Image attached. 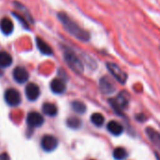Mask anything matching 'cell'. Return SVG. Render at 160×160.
Returning a JSON list of instances; mask_svg holds the SVG:
<instances>
[{
    "label": "cell",
    "instance_id": "cell-1",
    "mask_svg": "<svg viewBox=\"0 0 160 160\" xmlns=\"http://www.w3.org/2000/svg\"><path fill=\"white\" fill-rule=\"evenodd\" d=\"M57 17L60 20L62 25L65 27V29L75 38L81 41H88L90 39V33L82 28L78 23H76L72 19H70L68 14H66L65 12H59L57 14Z\"/></svg>",
    "mask_w": 160,
    "mask_h": 160
},
{
    "label": "cell",
    "instance_id": "cell-2",
    "mask_svg": "<svg viewBox=\"0 0 160 160\" xmlns=\"http://www.w3.org/2000/svg\"><path fill=\"white\" fill-rule=\"evenodd\" d=\"M64 60L66 64L76 73H82L83 72V64L82 60L78 57V55L69 49H65L64 51Z\"/></svg>",
    "mask_w": 160,
    "mask_h": 160
},
{
    "label": "cell",
    "instance_id": "cell-3",
    "mask_svg": "<svg viewBox=\"0 0 160 160\" xmlns=\"http://www.w3.org/2000/svg\"><path fill=\"white\" fill-rule=\"evenodd\" d=\"M106 66H107V68L110 71V73L115 78V80L118 82H120L122 84L126 83V82L128 80V75H127V73L123 69H121L119 68V66H117L114 63H111V62L107 63Z\"/></svg>",
    "mask_w": 160,
    "mask_h": 160
},
{
    "label": "cell",
    "instance_id": "cell-4",
    "mask_svg": "<svg viewBox=\"0 0 160 160\" xmlns=\"http://www.w3.org/2000/svg\"><path fill=\"white\" fill-rule=\"evenodd\" d=\"M110 103L112 106V108L114 109V111H116V112L119 113L120 111H122L123 109H125L128 104V97L127 95L126 92H121L116 98L114 99H110Z\"/></svg>",
    "mask_w": 160,
    "mask_h": 160
},
{
    "label": "cell",
    "instance_id": "cell-5",
    "mask_svg": "<svg viewBox=\"0 0 160 160\" xmlns=\"http://www.w3.org/2000/svg\"><path fill=\"white\" fill-rule=\"evenodd\" d=\"M5 101L12 107L20 105L22 101V98L20 93L13 88H9L5 92Z\"/></svg>",
    "mask_w": 160,
    "mask_h": 160
},
{
    "label": "cell",
    "instance_id": "cell-6",
    "mask_svg": "<svg viewBox=\"0 0 160 160\" xmlns=\"http://www.w3.org/2000/svg\"><path fill=\"white\" fill-rule=\"evenodd\" d=\"M41 147L46 152H52L58 146V140L52 135H45L41 139Z\"/></svg>",
    "mask_w": 160,
    "mask_h": 160
},
{
    "label": "cell",
    "instance_id": "cell-7",
    "mask_svg": "<svg viewBox=\"0 0 160 160\" xmlns=\"http://www.w3.org/2000/svg\"><path fill=\"white\" fill-rule=\"evenodd\" d=\"M26 123H27L28 127H30L32 128H38V127H41L43 125L44 118L40 113H38L37 112H31L27 114Z\"/></svg>",
    "mask_w": 160,
    "mask_h": 160
},
{
    "label": "cell",
    "instance_id": "cell-8",
    "mask_svg": "<svg viewBox=\"0 0 160 160\" xmlns=\"http://www.w3.org/2000/svg\"><path fill=\"white\" fill-rule=\"evenodd\" d=\"M99 88H100V91L105 95H110V94H112L115 92L114 83L107 76H103L99 80Z\"/></svg>",
    "mask_w": 160,
    "mask_h": 160
},
{
    "label": "cell",
    "instance_id": "cell-9",
    "mask_svg": "<svg viewBox=\"0 0 160 160\" xmlns=\"http://www.w3.org/2000/svg\"><path fill=\"white\" fill-rule=\"evenodd\" d=\"M40 95V89L38 84L34 82H30L25 87V96L28 100L35 101L38 98Z\"/></svg>",
    "mask_w": 160,
    "mask_h": 160
},
{
    "label": "cell",
    "instance_id": "cell-10",
    "mask_svg": "<svg viewBox=\"0 0 160 160\" xmlns=\"http://www.w3.org/2000/svg\"><path fill=\"white\" fill-rule=\"evenodd\" d=\"M12 74H13V79L18 83H24L29 79V73H28V71L24 68H22V67H17V68H15Z\"/></svg>",
    "mask_w": 160,
    "mask_h": 160
},
{
    "label": "cell",
    "instance_id": "cell-11",
    "mask_svg": "<svg viewBox=\"0 0 160 160\" xmlns=\"http://www.w3.org/2000/svg\"><path fill=\"white\" fill-rule=\"evenodd\" d=\"M50 87H51L52 92L54 93V94H56V95L63 94V93L66 91V83H65V82H64L62 79H60V78L53 79V80L51 82Z\"/></svg>",
    "mask_w": 160,
    "mask_h": 160
},
{
    "label": "cell",
    "instance_id": "cell-12",
    "mask_svg": "<svg viewBox=\"0 0 160 160\" xmlns=\"http://www.w3.org/2000/svg\"><path fill=\"white\" fill-rule=\"evenodd\" d=\"M146 135L149 138L150 142L158 149L160 150V133H158L156 129L152 128H147L145 129Z\"/></svg>",
    "mask_w": 160,
    "mask_h": 160
},
{
    "label": "cell",
    "instance_id": "cell-13",
    "mask_svg": "<svg viewBox=\"0 0 160 160\" xmlns=\"http://www.w3.org/2000/svg\"><path fill=\"white\" fill-rule=\"evenodd\" d=\"M0 29H1L3 34L10 35L13 32V29H14V25H13L12 21L8 17L3 18L0 21Z\"/></svg>",
    "mask_w": 160,
    "mask_h": 160
},
{
    "label": "cell",
    "instance_id": "cell-14",
    "mask_svg": "<svg viewBox=\"0 0 160 160\" xmlns=\"http://www.w3.org/2000/svg\"><path fill=\"white\" fill-rule=\"evenodd\" d=\"M36 43H37V47L39 50V52L45 55H51L52 54V49L49 46V44L44 41L43 39H41L40 38H36Z\"/></svg>",
    "mask_w": 160,
    "mask_h": 160
},
{
    "label": "cell",
    "instance_id": "cell-15",
    "mask_svg": "<svg viewBox=\"0 0 160 160\" xmlns=\"http://www.w3.org/2000/svg\"><path fill=\"white\" fill-rule=\"evenodd\" d=\"M107 129L109 130V132L114 136H120L123 131H124V128L123 127L116 121H111L108 123L107 125Z\"/></svg>",
    "mask_w": 160,
    "mask_h": 160
},
{
    "label": "cell",
    "instance_id": "cell-16",
    "mask_svg": "<svg viewBox=\"0 0 160 160\" xmlns=\"http://www.w3.org/2000/svg\"><path fill=\"white\" fill-rule=\"evenodd\" d=\"M42 112H44V114L51 116V117H53L57 114L58 110H57V107L53 103L46 102L42 105Z\"/></svg>",
    "mask_w": 160,
    "mask_h": 160
},
{
    "label": "cell",
    "instance_id": "cell-17",
    "mask_svg": "<svg viewBox=\"0 0 160 160\" xmlns=\"http://www.w3.org/2000/svg\"><path fill=\"white\" fill-rule=\"evenodd\" d=\"M12 56L7 52H0V68H8L12 64Z\"/></svg>",
    "mask_w": 160,
    "mask_h": 160
},
{
    "label": "cell",
    "instance_id": "cell-18",
    "mask_svg": "<svg viewBox=\"0 0 160 160\" xmlns=\"http://www.w3.org/2000/svg\"><path fill=\"white\" fill-rule=\"evenodd\" d=\"M91 122L93 125H95L96 127H102L104 122H105V118L104 116L101 114V113H98V112H96V113H93L91 115Z\"/></svg>",
    "mask_w": 160,
    "mask_h": 160
},
{
    "label": "cell",
    "instance_id": "cell-19",
    "mask_svg": "<svg viewBox=\"0 0 160 160\" xmlns=\"http://www.w3.org/2000/svg\"><path fill=\"white\" fill-rule=\"evenodd\" d=\"M71 107H72L73 111L75 112L79 113V114H82V113H84L86 112V106L82 101H78V100L73 101L71 103Z\"/></svg>",
    "mask_w": 160,
    "mask_h": 160
},
{
    "label": "cell",
    "instance_id": "cell-20",
    "mask_svg": "<svg viewBox=\"0 0 160 160\" xmlns=\"http://www.w3.org/2000/svg\"><path fill=\"white\" fill-rule=\"evenodd\" d=\"M67 125L72 129H78L82 127V120L79 117H69L67 120Z\"/></svg>",
    "mask_w": 160,
    "mask_h": 160
},
{
    "label": "cell",
    "instance_id": "cell-21",
    "mask_svg": "<svg viewBox=\"0 0 160 160\" xmlns=\"http://www.w3.org/2000/svg\"><path fill=\"white\" fill-rule=\"evenodd\" d=\"M113 158L116 160H124L128 157V152L123 147H117L113 150Z\"/></svg>",
    "mask_w": 160,
    "mask_h": 160
},
{
    "label": "cell",
    "instance_id": "cell-22",
    "mask_svg": "<svg viewBox=\"0 0 160 160\" xmlns=\"http://www.w3.org/2000/svg\"><path fill=\"white\" fill-rule=\"evenodd\" d=\"M0 160H10L8 153H2L0 155Z\"/></svg>",
    "mask_w": 160,
    "mask_h": 160
},
{
    "label": "cell",
    "instance_id": "cell-23",
    "mask_svg": "<svg viewBox=\"0 0 160 160\" xmlns=\"http://www.w3.org/2000/svg\"><path fill=\"white\" fill-rule=\"evenodd\" d=\"M137 119H139L140 121H143L145 119V116L143 114H139V115H137Z\"/></svg>",
    "mask_w": 160,
    "mask_h": 160
},
{
    "label": "cell",
    "instance_id": "cell-24",
    "mask_svg": "<svg viewBox=\"0 0 160 160\" xmlns=\"http://www.w3.org/2000/svg\"><path fill=\"white\" fill-rule=\"evenodd\" d=\"M1 75H2V71L0 70V76H1Z\"/></svg>",
    "mask_w": 160,
    "mask_h": 160
},
{
    "label": "cell",
    "instance_id": "cell-25",
    "mask_svg": "<svg viewBox=\"0 0 160 160\" xmlns=\"http://www.w3.org/2000/svg\"><path fill=\"white\" fill-rule=\"evenodd\" d=\"M158 160H160V158H158Z\"/></svg>",
    "mask_w": 160,
    "mask_h": 160
},
{
    "label": "cell",
    "instance_id": "cell-26",
    "mask_svg": "<svg viewBox=\"0 0 160 160\" xmlns=\"http://www.w3.org/2000/svg\"><path fill=\"white\" fill-rule=\"evenodd\" d=\"M159 49H160V46H159Z\"/></svg>",
    "mask_w": 160,
    "mask_h": 160
}]
</instances>
